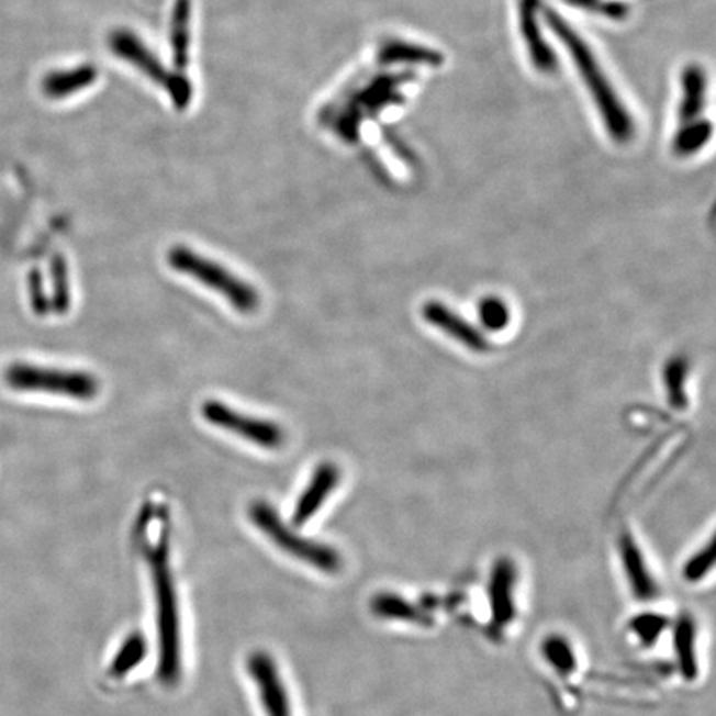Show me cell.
<instances>
[{"instance_id": "obj_1", "label": "cell", "mask_w": 716, "mask_h": 716, "mask_svg": "<svg viewBox=\"0 0 716 716\" xmlns=\"http://www.w3.org/2000/svg\"><path fill=\"white\" fill-rule=\"evenodd\" d=\"M143 555L152 569L153 594H155L156 620H158V679L165 685H175L181 675V625H179L178 594L175 575L169 564L166 536H159L156 545L143 546Z\"/></svg>"}, {"instance_id": "obj_2", "label": "cell", "mask_w": 716, "mask_h": 716, "mask_svg": "<svg viewBox=\"0 0 716 716\" xmlns=\"http://www.w3.org/2000/svg\"><path fill=\"white\" fill-rule=\"evenodd\" d=\"M545 18L551 31L561 38L562 45L568 48L569 55L574 60L582 80L588 85L589 92L601 112L608 135L618 143L629 142L634 135V122L627 110L622 105L614 88L608 83L607 77L602 71L601 65L595 60L594 54L588 47L581 35L552 9H545Z\"/></svg>"}, {"instance_id": "obj_3", "label": "cell", "mask_w": 716, "mask_h": 716, "mask_svg": "<svg viewBox=\"0 0 716 716\" xmlns=\"http://www.w3.org/2000/svg\"><path fill=\"white\" fill-rule=\"evenodd\" d=\"M166 259L169 267L179 275L190 276L204 288L226 299L234 311L240 314H253L259 307V292L216 260L201 256L187 246L171 247Z\"/></svg>"}, {"instance_id": "obj_4", "label": "cell", "mask_w": 716, "mask_h": 716, "mask_svg": "<svg viewBox=\"0 0 716 716\" xmlns=\"http://www.w3.org/2000/svg\"><path fill=\"white\" fill-rule=\"evenodd\" d=\"M4 379L8 385L18 392L48 393L81 402L93 400L100 393L99 379L81 370L52 369L18 362L8 367Z\"/></svg>"}, {"instance_id": "obj_5", "label": "cell", "mask_w": 716, "mask_h": 716, "mask_svg": "<svg viewBox=\"0 0 716 716\" xmlns=\"http://www.w3.org/2000/svg\"><path fill=\"white\" fill-rule=\"evenodd\" d=\"M249 519L254 526L269 537L279 549L288 552L292 558L318 569V571L335 574L342 569V556L331 546L324 542L312 541L307 537L299 536L294 530L289 529L281 517L276 513L275 507L256 501L249 506Z\"/></svg>"}, {"instance_id": "obj_6", "label": "cell", "mask_w": 716, "mask_h": 716, "mask_svg": "<svg viewBox=\"0 0 716 716\" xmlns=\"http://www.w3.org/2000/svg\"><path fill=\"white\" fill-rule=\"evenodd\" d=\"M201 415L210 425L233 433L266 450H278L286 443L284 428L278 423L237 412L217 400H208L201 409Z\"/></svg>"}, {"instance_id": "obj_7", "label": "cell", "mask_w": 716, "mask_h": 716, "mask_svg": "<svg viewBox=\"0 0 716 716\" xmlns=\"http://www.w3.org/2000/svg\"><path fill=\"white\" fill-rule=\"evenodd\" d=\"M517 569L510 558L494 562L488 581L491 618L497 629H507L516 618Z\"/></svg>"}, {"instance_id": "obj_8", "label": "cell", "mask_w": 716, "mask_h": 716, "mask_svg": "<svg viewBox=\"0 0 716 716\" xmlns=\"http://www.w3.org/2000/svg\"><path fill=\"white\" fill-rule=\"evenodd\" d=\"M617 546L625 579H627L634 598L640 602L656 601L660 594L659 582L647 562L639 542L636 541V537L625 530L618 537Z\"/></svg>"}, {"instance_id": "obj_9", "label": "cell", "mask_w": 716, "mask_h": 716, "mask_svg": "<svg viewBox=\"0 0 716 716\" xmlns=\"http://www.w3.org/2000/svg\"><path fill=\"white\" fill-rule=\"evenodd\" d=\"M247 669L256 682L266 715L291 716V703L275 660L267 653L257 652L247 660Z\"/></svg>"}, {"instance_id": "obj_10", "label": "cell", "mask_w": 716, "mask_h": 716, "mask_svg": "<svg viewBox=\"0 0 716 716\" xmlns=\"http://www.w3.org/2000/svg\"><path fill=\"white\" fill-rule=\"evenodd\" d=\"M340 483V471L334 463H322L312 474L311 483L307 484L292 513L294 526H304L312 519L315 513L324 506L335 488Z\"/></svg>"}, {"instance_id": "obj_11", "label": "cell", "mask_w": 716, "mask_h": 716, "mask_svg": "<svg viewBox=\"0 0 716 716\" xmlns=\"http://www.w3.org/2000/svg\"><path fill=\"white\" fill-rule=\"evenodd\" d=\"M537 12H539V0H521L519 22L521 34L526 42L527 52H529L530 61L537 70L542 74H552L558 67V58L555 52L545 41L539 22H537Z\"/></svg>"}, {"instance_id": "obj_12", "label": "cell", "mask_w": 716, "mask_h": 716, "mask_svg": "<svg viewBox=\"0 0 716 716\" xmlns=\"http://www.w3.org/2000/svg\"><path fill=\"white\" fill-rule=\"evenodd\" d=\"M423 317L433 327L441 328L446 335H450L455 340L461 342L465 347L471 348V350L486 351L490 348L488 347L486 338L473 325L468 324L460 315L445 307V304H441V302H428L423 307Z\"/></svg>"}, {"instance_id": "obj_13", "label": "cell", "mask_w": 716, "mask_h": 716, "mask_svg": "<svg viewBox=\"0 0 716 716\" xmlns=\"http://www.w3.org/2000/svg\"><path fill=\"white\" fill-rule=\"evenodd\" d=\"M370 611L383 620L403 622V624L416 625L422 629H429L435 625V617L426 608L413 604L403 595L392 592H380L370 601Z\"/></svg>"}, {"instance_id": "obj_14", "label": "cell", "mask_w": 716, "mask_h": 716, "mask_svg": "<svg viewBox=\"0 0 716 716\" xmlns=\"http://www.w3.org/2000/svg\"><path fill=\"white\" fill-rule=\"evenodd\" d=\"M696 624L692 615H680L673 629V653L680 675L686 682H693L698 676V656H696Z\"/></svg>"}, {"instance_id": "obj_15", "label": "cell", "mask_w": 716, "mask_h": 716, "mask_svg": "<svg viewBox=\"0 0 716 716\" xmlns=\"http://www.w3.org/2000/svg\"><path fill=\"white\" fill-rule=\"evenodd\" d=\"M705 74L698 65H689L682 75L683 99L680 103L679 116L683 125L698 120L705 105Z\"/></svg>"}, {"instance_id": "obj_16", "label": "cell", "mask_w": 716, "mask_h": 716, "mask_svg": "<svg viewBox=\"0 0 716 716\" xmlns=\"http://www.w3.org/2000/svg\"><path fill=\"white\" fill-rule=\"evenodd\" d=\"M441 52L422 47V45L406 44V42H389L380 52L382 64L432 65L438 67L443 64Z\"/></svg>"}, {"instance_id": "obj_17", "label": "cell", "mask_w": 716, "mask_h": 716, "mask_svg": "<svg viewBox=\"0 0 716 716\" xmlns=\"http://www.w3.org/2000/svg\"><path fill=\"white\" fill-rule=\"evenodd\" d=\"M541 653L548 665L564 679L578 672V653L564 636H549L542 642Z\"/></svg>"}, {"instance_id": "obj_18", "label": "cell", "mask_w": 716, "mask_h": 716, "mask_svg": "<svg viewBox=\"0 0 716 716\" xmlns=\"http://www.w3.org/2000/svg\"><path fill=\"white\" fill-rule=\"evenodd\" d=\"M146 653H148V644H146L145 637L139 633L130 634L116 656L113 657L109 675L122 679L145 660Z\"/></svg>"}, {"instance_id": "obj_19", "label": "cell", "mask_w": 716, "mask_h": 716, "mask_svg": "<svg viewBox=\"0 0 716 716\" xmlns=\"http://www.w3.org/2000/svg\"><path fill=\"white\" fill-rule=\"evenodd\" d=\"M712 123L706 120H693L685 123L673 139V152L679 156H690L698 152L712 138Z\"/></svg>"}, {"instance_id": "obj_20", "label": "cell", "mask_w": 716, "mask_h": 716, "mask_svg": "<svg viewBox=\"0 0 716 716\" xmlns=\"http://www.w3.org/2000/svg\"><path fill=\"white\" fill-rule=\"evenodd\" d=\"M669 618L665 615L644 612L629 622V629L637 642L642 647L656 646L657 640L665 633Z\"/></svg>"}, {"instance_id": "obj_21", "label": "cell", "mask_w": 716, "mask_h": 716, "mask_svg": "<svg viewBox=\"0 0 716 716\" xmlns=\"http://www.w3.org/2000/svg\"><path fill=\"white\" fill-rule=\"evenodd\" d=\"M715 566V539H709L706 546L695 552L683 566L682 575L690 584L703 581Z\"/></svg>"}, {"instance_id": "obj_22", "label": "cell", "mask_w": 716, "mask_h": 716, "mask_svg": "<svg viewBox=\"0 0 716 716\" xmlns=\"http://www.w3.org/2000/svg\"><path fill=\"white\" fill-rule=\"evenodd\" d=\"M90 78H92V70H87V68L85 70L64 71V74L52 75L45 81V90L52 97L68 96L75 88L87 85Z\"/></svg>"}, {"instance_id": "obj_23", "label": "cell", "mask_w": 716, "mask_h": 716, "mask_svg": "<svg viewBox=\"0 0 716 716\" xmlns=\"http://www.w3.org/2000/svg\"><path fill=\"white\" fill-rule=\"evenodd\" d=\"M480 318L488 331H503L510 324V309L501 299L488 298L480 304Z\"/></svg>"}, {"instance_id": "obj_24", "label": "cell", "mask_w": 716, "mask_h": 716, "mask_svg": "<svg viewBox=\"0 0 716 716\" xmlns=\"http://www.w3.org/2000/svg\"><path fill=\"white\" fill-rule=\"evenodd\" d=\"M564 2L574 5V8L604 15V18L612 19V21H622L627 15V8L624 4L611 2V0H564Z\"/></svg>"}, {"instance_id": "obj_25", "label": "cell", "mask_w": 716, "mask_h": 716, "mask_svg": "<svg viewBox=\"0 0 716 716\" xmlns=\"http://www.w3.org/2000/svg\"><path fill=\"white\" fill-rule=\"evenodd\" d=\"M685 366L680 360L670 363L669 369H667V385H669L670 400H672L673 405L683 406L685 399H683V380H685Z\"/></svg>"}, {"instance_id": "obj_26", "label": "cell", "mask_w": 716, "mask_h": 716, "mask_svg": "<svg viewBox=\"0 0 716 716\" xmlns=\"http://www.w3.org/2000/svg\"><path fill=\"white\" fill-rule=\"evenodd\" d=\"M54 281H55V299L54 309L57 312H65L68 309V288L67 279H65V267L60 259L55 260L54 264Z\"/></svg>"}, {"instance_id": "obj_27", "label": "cell", "mask_w": 716, "mask_h": 716, "mask_svg": "<svg viewBox=\"0 0 716 716\" xmlns=\"http://www.w3.org/2000/svg\"><path fill=\"white\" fill-rule=\"evenodd\" d=\"M31 292H32V304H34L35 312L37 314H45L47 312V302H45L44 292H42V282L38 278L37 272H32L31 276Z\"/></svg>"}]
</instances>
